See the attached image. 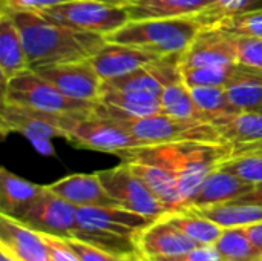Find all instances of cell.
<instances>
[{
	"mask_svg": "<svg viewBox=\"0 0 262 261\" xmlns=\"http://www.w3.org/2000/svg\"><path fill=\"white\" fill-rule=\"evenodd\" d=\"M118 122L135 138H138L147 146L160 145V143H173V142H210V143L223 142L213 123L178 118V117L167 115L164 112L154 114L143 118L118 120Z\"/></svg>",
	"mask_w": 262,
	"mask_h": 261,
	"instance_id": "obj_6",
	"label": "cell"
},
{
	"mask_svg": "<svg viewBox=\"0 0 262 261\" xmlns=\"http://www.w3.org/2000/svg\"><path fill=\"white\" fill-rule=\"evenodd\" d=\"M220 168L238 175L249 183H262V154L233 157L224 162Z\"/></svg>",
	"mask_w": 262,
	"mask_h": 261,
	"instance_id": "obj_35",
	"label": "cell"
},
{
	"mask_svg": "<svg viewBox=\"0 0 262 261\" xmlns=\"http://www.w3.org/2000/svg\"><path fill=\"white\" fill-rule=\"evenodd\" d=\"M118 261H147V260H146L141 254L135 252V254H127V255L120 257V260Z\"/></svg>",
	"mask_w": 262,
	"mask_h": 261,
	"instance_id": "obj_44",
	"label": "cell"
},
{
	"mask_svg": "<svg viewBox=\"0 0 262 261\" xmlns=\"http://www.w3.org/2000/svg\"><path fill=\"white\" fill-rule=\"evenodd\" d=\"M201 29L203 25L195 17L129 20L109 34L106 40L138 46L158 55H170L184 52Z\"/></svg>",
	"mask_w": 262,
	"mask_h": 261,
	"instance_id": "obj_3",
	"label": "cell"
},
{
	"mask_svg": "<svg viewBox=\"0 0 262 261\" xmlns=\"http://www.w3.org/2000/svg\"><path fill=\"white\" fill-rule=\"evenodd\" d=\"M155 218L127 211L121 206H84L77 211V226L91 231H104L137 238Z\"/></svg>",
	"mask_w": 262,
	"mask_h": 261,
	"instance_id": "obj_14",
	"label": "cell"
},
{
	"mask_svg": "<svg viewBox=\"0 0 262 261\" xmlns=\"http://www.w3.org/2000/svg\"><path fill=\"white\" fill-rule=\"evenodd\" d=\"M250 154H262V140L252 142V143H239L232 145V157H241V155H250Z\"/></svg>",
	"mask_w": 262,
	"mask_h": 261,
	"instance_id": "obj_41",
	"label": "cell"
},
{
	"mask_svg": "<svg viewBox=\"0 0 262 261\" xmlns=\"http://www.w3.org/2000/svg\"><path fill=\"white\" fill-rule=\"evenodd\" d=\"M0 249L17 261H49L40 232L6 214H0Z\"/></svg>",
	"mask_w": 262,
	"mask_h": 261,
	"instance_id": "obj_18",
	"label": "cell"
},
{
	"mask_svg": "<svg viewBox=\"0 0 262 261\" xmlns=\"http://www.w3.org/2000/svg\"><path fill=\"white\" fill-rule=\"evenodd\" d=\"M29 69L20 31L6 11H0V77L2 86L14 75Z\"/></svg>",
	"mask_w": 262,
	"mask_h": 261,
	"instance_id": "obj_23",
	"label": "cell"
},
{
	"mask_svg": "<svg viewBox=\"0 0 262 261\" xmlns=\"http://www.w3.org/2000/svg\"><path fill=\"white\" fill-rule=\"evenodd\" d=\"M233 66H195L181 68L183 80L189 88L195 86H224L232 78Z\"/></svg>",
	"mask_w": 262,
	"mask_h": 261,
	"instance_id": "obj_34",
	"label": "cell"
},
{
	"mask_svg": "<svg viewBox=\"0 0 262 261\" xmlns=\"http://www.w3.org/2000/svg\"><path fill=\"white\" fill-rule=\"evenodd\" d=\"M215 248L227 261H262V251L253 246L243 228L224 229Z\"/></svg>",
	"mask_w": 262,
	"mask_h": 261,
	"instance_id": "obj_30",
	"label": "cell"
},
{
	"mask_svg": "<svg viewBox=\"0 0 262 261\" xmlns=\"http://www.w3.org/2000/svg\"><path fill=\"white\" fill-rule=\"evenodd\" d=\"M152 261H227L215 248V245H203L196 246L190 252L181 255V257H173V258H157Z\"/></svg>",
	"mask_w": 262,
	"mask_h": 261,
	"instance_id": "obj_40",
	"label": "cell"
},
{
	"mask_svg": "<svg viewBox=\"0 0 262 261\" xmlns=\"http://www.w3.org/2000/svg\"><path fill=\"white\" fill-rule=\"evenodd\" d=\"M126 163L147 185V188L154 192V195L163 205H166L172 212L186 208V202L181 194L178 180L167 169L137 158L127 160Z\"/></svg>",
	"mask_w": 262,
	"mask_h": 261,
	"instance_id": "obj_22",
	"label": "cell"
},
{
	"mask_svg": "<svg viewBox=\"0 0 262 261\" xmlns=\"http://www.w3.org/2000/svg\"><path fill=\"white\" fill-rule=\"evenodd\" d=\"M236 63L235 35L216 28H203L181 54V68L232 66Z\"/></svg>",
	"mask_w": 262,
	"mask_h": 261,
	"instance_id": "obj_12",
	"label": "cell"
},
{
	"mask_svg": "<svg viewBox=\"0 0 262 261\" xmlns=\"http://www.w3.org/2000/svg\"><path fill=\"white\" fill-rule=\"evenodd\" d=\"M9 14L20 31L29 69L89 60L106 43V37L101 34L78 31L55 23L38 12L21 11Z\"/></svg>",
	"mask_w": 262,
	"mask_h": 261,
	"instance_id": "obj_1",
	"label": "cell"
},
{
	"mask_svg": "<svg viewBox=\"0 0 262 261\" xmlns=\"http://www.w3.org/2000/svg\"><path fill=\"white\" fill-rule=\"evenodd\" d=\"M210 28L226 31L232 35L262 38V8L223 18Z\"/></svg>",
	"mask_w": 262,
	"mask_h": 261,
	"instance_id": "obj_33",
	"label": "cell"
},
{
	"mask_svg": "<svg viewBox=\"0 0 262 261\" xmlns=\"http://www.w3.org/2000/svg\"><path fill=\"white\" fill-rule=\"evenodd\" d=\"M2 102L26 106L54 114L86 115L95 109L97 103L74 100L58 91L51 82L38 75L34 69H26L14 75L2 86Z\"/></svg>",
	"mask_w": 262,
	"mask_h": 261,
	"instance_id": "obj_5",
	"label": "cell"
},
{
	"mask_svg": "<svg viewBox=\"0 0 262 261\" xmlns=\"http://www.w3.org/2000/svg\"><path fill=\"white\" fill-rule=\"evenodd\" d=\"M34 71L74 100L97 103L103 91L104 82L89 60L55 63Z\"/></svg>",
	"mask_w": 262,
	"mask_h": 261,
	"instance_id": "obj_11",
	"label": "cell"
},
{
	"mask_svg": "<svg viewBox=\"0 0 262 261\" xmlns=\"http://www.w3.org/2000/svg\"><path fill=\"white\" fill-rule=\"evenodd\" d=\"M98 177L107 194L118 203V206L127 211L155 220L172 212L154 195L147 185L129 168L126 162L115 168L100 171Z\"/></svg>",
	"mask_w": 262,
	"mask_h": 261,
	"instance_id": "obj_9",
	"label": "cell"
},
{
	"mask_svg": "<svg viewBox=\"0 0 262 261\" xmlns=\"http://www.w3.org/2000/svg\"><path fill=\"white\" fill-rule=\"evenodd\" d=\"M170 225H173L178 231H181L184 235H187L193 243L198 246L203 245H215V242L223 234V228L215 225L213 222L189 211H173L166 215H163Z\"/></svg>",
	"mask_w": 262,
	"mask_h": 261,
	"instance_id": "obj_29",
	"label": "cell"
},
{
	"mask_svg": "<svg viewBox=\"0 0 262 261\" xmlns=\"http://www.w3.org/2000/svg\"><path fill=\"white\" fill-rule=\"evenodd\" d=\"M45 186L31 183L6 168L0 169V209L2 214L15 217L34 198L40 195Z\"/></svg>",
	"mask_w": 262,
	"mask_h": 261,
	"instance_id": "obj_26",
	"label": "cell"
},
{
	"mask_svg": "<svg viewBox=\"0 0 262 261\" xmlns=\"http://www.w3.org/2000/svg\"><path fill=\"white\" fill-rule=\"evenodd\" d=\"M183 54V52H181ZM181 54L163 55L127 75H121L112 80L104 82V85L126 89V91H140L155 95H161L164 88L170 83L183 78L181 74Z\"/></svg>",
	"mask_w": 262,
	"mask_h": 261,
	"instance_id": "obj_13",
	"label": "cell"
},
{
	"mask_svg": "<svg viewBox=\"0 0 262 261\" xmlns=\"http://www.w3.org/2000/svg\"><path fill=\"white\" fill-rule=\"evenodd\" d=\"M190 92L196 105L212 118V123L221 117L239 112L229 100L224 86H195Z\"/></svg>",
	"mask_w": 262,
	"mask_h": 261,
	"instance_id": "obj_31",
	"label": "cell"
},
{
	"mask_svg": "<svg viewBox=\"0 0 262 261\" xmlns=\"http://www.w3.org/2000/svg\"><path fill=\"white\" fill-rule=\"evenodd\" d=\"M253 186V183H249L238 175L218 168L204 178L196 192L189 198L186 208L209 206L238 200L249 191H252Z\"/></svg>",
	"mask_w": 262,
	"mask_h": 261,
	"instance_id": "obj_20",
	"label": "cell"
},
{
	"mask_svg": "<svg viewBox=\"0 0 262 261\" xmlns=\"http://www.w3.org/2000/svg\"><path fill=\"white\" fill-rule=\"evenodd\" d=\"M243 229L246 231V234L250 238V242L253 243V246L262 251V222L250 225V226H246Z\"/></svg>",
	"mask_w": 262,
	"mask_h": 261,
	"instance_id": "obj_42",
	"label": "cell"
},
{
	"mask_svg": "<svg viewBox=\"0 0 262 261\" xmlns=\"http://www.w3.org/2000/svg\"><path fill=\"white\" fill-rule=\"evenodd\" d=\"M226 91L239 112L262 114V69L236 63Z\"/></svg>",
	"mask_w": 262,
	"mask_h": 261,
	"instance_id": "obj_21",
	"label": "cell"
},
{
	"mask_svg": "<svg viewBox=\"0 0 262 261\" xmlns=\"http://www.w3.org/2000/svg\"><path fill=\"white\" fill-rule=\"evenodd\" d=\"M38 14L55 23L104 37L130 20L126 6H115L100 0H69L46 8Z\"/></svg>",
	"mask_w": 262,
	"mask_h": 261,
	"instance_id": "obj_8",
	"label": "cell"
},
{
	"mask_svg": "<svg viewBox=\"0 0 262 261\" xmlns=\"http://www.w3.org/2000/svg\"><path fill=\"white\" fill-rule=\"evenodd\" d=\"M259 2L261 0H210L209 6L201 14L195 15V18L203 28H210L223 18L262 8Z\"/></svg>",
	"mask_w": 262,
	"mask_h": 261,
	"instance_id": "obj_32",
	"label": "cell"
},
{
	"mask_svg": "<svg viewBox=\"0 0 262 261\" xmlns=\"http://www.w3.org/2000/svg\"><path fill=\"white\" fill-rule=\"evenodd\" d=\"M232 157L230 143L210 142H173L144 146L129 154L123 162L143 160L167 169L178 180L187 205L204 178Z\"/></svg>",
	"mask_w": 262,
	"mask_h": 261,
	"instance_id": "obj_2",
	"label": "cell"
},
{
	"mask_svg": "<svg viewBox=\"0 0 262 261\" xmlns=\"http://www.w3.org/2000/svg\"><path fill=\"white\" fill-rule=\"evenodd\" d=\"M210 0H137L126 6L130 20L160 17H195L201 14Z\"/></svg>",
	"mask_w": 262,
	"mask_h": 261,
	"instance_id": "obj_25",
	"label": "cell"
},
{
	"mask_svg": "<svg viewBox=\"0 0 262 261\" xmlns=\"http://www.w3.org/2000/svg\"><path fill=\"white\" fill-rule=\"evenodd\" d=\"M95 111L115 120H134L160 114L163 112V106L160 97L155 94L117 89L103 83Z\"/></svg>",
	"mask_w": 262,
	"mask_h": 261,
	"instance_id": "obj_15",
	"label": "cell"
},
{
	"mask_svg": "<svg viewBox=\"0 0 262 261\" xmlns=\"http://www.w3.org/2000/svg\"><path fill=\"white\" fill-rule=\"evenodd\" d=\"M135 242L138 254L147 261L181 257L198 246L164 217H160L150 226L143 229L137 235Z\"/></svg>",
	"mask_w": 262,
	"mask_h": 261,
	"instance_id": "obj_16",
	"label": "cell"
},
{
	"mask_svg": "<svg viewBox=\"0 0 262 261\" xmlns=\"http://www.w3.org/2000/svg\"><path fill=\"white\" fill-rule=\"evenodd\" d=\"M186 209L213 222L223 229L246 228L262 222V205L246 203L239 200H232V202L209 205V206L186 208Z\"/></svg>",
	"mask_w": 262,
	"mask_h": 261,
	"instance_id": "obj_24",
	"label": "cell"
},
{
	"mask_svg": "<svg viewBox=\"0 0 262 261\" xmlns=\"http://www.w3.org/2000/svg\"><path fill=\"white\" fill-rule=\"evenodd\" d=\"M239 202H246V203H255V205H262V183H256L252 191H249L246 195H243L241 198H238Z\"/></svg>",
	"mask_w": 262,
	"mask_h": 261,
	"instance_id": "obj_43",
	"label": "cell"
},
{
	"mask_svg": "<svg viewBox=\"0 0 262 261\" xmlns=\"http://www.w3.org/2000/svg\"><path fill=\"white\" fill-rule=\"evenodd\" d=\"M69 0H0V11L6 12H40L46 8L55 6L58 3H64Z\"/></svg>",
	"mask_w": 262,
	"mask_h": 261,
	"instance_id": "obj_39",
	"label": "cell"
},
{
	"mask_svg": "<svg viewBox=\"0 0 262 261\" xmlns=\"http://www.w3.org/2000/svg\"><path fill=\"white\" fill-rule=\"evenodd\" d=\"M163 55L154 54L138 46L107 42L89 58L103 82L127 75L135 69L160 58Z\"/></svg>",
	"mask_w": 262,
	"mask_h": 261,
	"instance_id": "obj_17",
	"label": "cell"
},
{
	"mask_svg": "<svg viewBox=\"0 0 262 261\" xmlns=\"http://www.w3.org/2000/svg\"><path fill=\"white\" fill-rule=\"evenodd\" d=\"M48 189L77 208L84 206H118L104 189L98 172L72 174L48 185Z\"/></svg>",
	"mask_w": 262,
	"mask_h": 261,
	"instance_id": "obj_19",
	"label": "cell"
},
{
	"mask_svg": "<svg viewBox=\"0 0 262 261\" xmlns=\"http://www.w3.org/2000/svg\"><path fill=\"white\" fill-rule=\"evenodd\" d=\"M40 235L46 245L49 261H81L63 237H55L45 232H40Z\"/></svg>",
	"mask_w": 262,
	"mask_h": 261,
	"instance_id": "obj_37",
	"label": "cell"
},
{
	"mask_svg": "<svg viewBox=\"0 0 262 261\" xmlns=\"http://www.w3.org/2000/svg\"><path fill=\"white\" fill-rule=\"evenodd\" d=\"M0 261H17L12 255H9L6 251H3V249H0Z\"/></svg>",
	"mask_w": 262,
	"mask_h": 261,
	"instance_id": "obj_46",
	"label": "cell"
},
{
	"mask_svg": "<svg viewBox=\"0 0 262 261\" xmlns=\"http://www.w3.org/2000/svg\"><path fill=\"white\" fill-rule=\"evenodd\" d=\"M160 100H161L163 112L167 115L212 123V118L196 105L190 92V88L186 85L183 78L166 86L163 94L160 95Z\"/></svg>",
	"mask_w": 262,
	"mask_h": 261,
	"instance_id": "obj_28",
	"label": "cell"
},
{
	"mask_svg": "<svg viewBox=\"0 0 262 261\" xmlns=\"http://www.w3.org/2000/svg\"><path fill=\"white\" fill-rule=\"evenodd\" d=\"M238 63L262 69V38L235 35Z\"/></svg>",
	"mask_w": 262,
	"mask_h": 261,
	"instance_id": "obj_36",
	"label": "cell"
},
{
	"mask_svg": "<svg viewBox=\"0 0 262 261\" xmlns=\"http://www.w3.org/2000/svg\"><path fill=\"white\" fill-rule=\"evenodd\" d=\"M81 261H118L120 257L77 238H64Z\"/></svg>",
	"mask_w": 262,
	"mask_h": 261,
	"instance_id": "obj_38",
	"label": "cell"
},
{
	"mask_svg": "<svg viewBox=\"0 0 262 261\" xmlns=\"http://www.w3.org/2000/svg\"><path fill=\"white\" fill-rule=\"evenodd\" d=\"M66 140L75 148L114 154L123 160L134 151L147 146L135 138L118 120L101 115L95 109L71 128Z\"/></svg>",
	"mask_w": 262,
	"mask_h": 261,
	"instance_id": "obj_7",
	"label": "cell"
},
{
	"mask_svg": "<svg viewBox=\"0 0 262 261\" xmlns=\"http://www.w3.org/2000/svg\"><path fill=\"white\" fill-rule=\"evenodd\" d=\"M88 115V114H86ZM84 115L54 114L31 109L26 106L2 102L0 129L2 135L20 134L23 135L37 152L46 157H54L52 140L68 138L71 128Z\"/></svg>",
	"mask_w": 262,
	"mask_h": 261,
	"instance_id": "obj_4",
	"label": "cell"
},
{
	"mask_svg": "<svg viewBox=\"0 0 262 261\" xmlns=\"http://www.w3.org/2000/svg\"><path fill=\"white\" fill-rule=\"evenodd\" d=\"M224 143L239 145L262 140V114L236 112L213 122Z\"/></svg>",
	"mask_w": 262,
	"mask_h": 261,
	"instance_id": "obj_27",
	"label": "cell"
},
{
	"mask_svg": "<svg viewBox=\"0 0 262 261\" xmlns=\"http://www.w3.org/2000/svg\"><path fill=\"white\" fill-rule=\"evenodd\" d=\"M77 206L55 195L45 186L40 195L12 218L37 232L72 238L77 228Z\"/></svg>",
	"mask_w": 262,
	"mask_h": 261,
	"instance_id": "obj_10",
	"label": "cell"
},
{
	"mask_svg": "<svg viewBox=\"0 0 262 261\" xmlns=\"http://www.w3.org/2000/svg\"><path fill=\"white\" fill-rule=\"evenodd\" d=\"M100 2H104V3H109V5H115V6H129L130 3H134L137 0H100Z\"/></svg>",
	"mask_w": 262,
	"mask_h": 261,
	"instance_id": "obj_45",
	"label": "cell"
}]
</instances>
